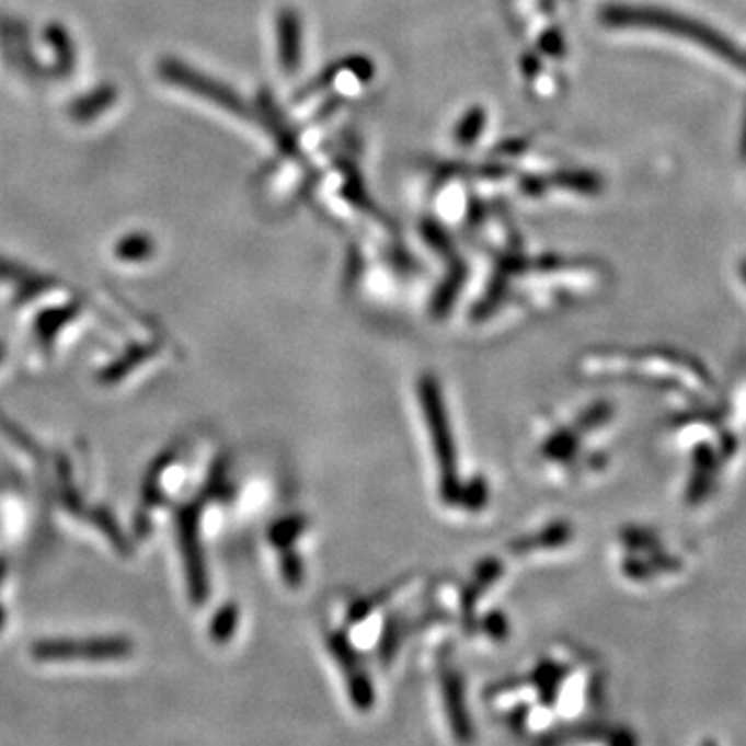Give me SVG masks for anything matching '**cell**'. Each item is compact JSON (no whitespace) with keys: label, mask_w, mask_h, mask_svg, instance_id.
Here are the masks:
<instances>
[{"label":"cell","mask_w":746,"mask_h":746,"mask_svg":"<svg viewBox=\"0 0 746 746\" xmlns=\"http://www.w3.org/2000/svg\"><path fill=\"white\" fill-rule=\"evenodd\" d=\"M434 657L438 659V666H440L438 680H436L438 687L434 690L438 715L455 741H471L473 726H471V718L464 703V685H462L459 672L452 670L446 664V655L441 650L440 641L434 643Z\"/></svg>","instance_id":"277c9868"},{"label":"cell","mask_w":746,"mask_h":746,"mask_svg":"<svg viewBox=\"0 0 746 746\" xmlns=\"http://www.w3.org/2000/svg\"><path fill=\"white\" fill-rule=\"evenodd\" d=\"M573 541V529L569 523H552L546 525L541 529H536L533 533L517 537V541H513L510 554L517 555L520 560H536V558H550V555L564 552Z\"/></svg>","instance_id":"5b68a950"},{"label":"cell","mask_w":746,"mask_h":746,"mask_svg":"<svg viewBox=\"0 0 746 746\" xmlns=\"http://www.w3.org/2000/svg\"><path fill=\"white\" fill-rule=\"evenodd\" d=\"M597 680L599 672L589 657L558 645L523 676L496 685L487 705L513 732L529 736L578 732L581 718L597 703Z\"/></svg>","instance_id":"6da1fadb"},{"label":"cell","mask_w":746,"mask_h":746,"mask_svg":"<svg viewBox=\"0 0 746 746\" xmlns=\"http://www.w3.org/2000/svg\"><path fill=\"white\" fill-rule=\"evenodd\" d=\"M417 402L422 413L423 434L432 457L434 494L444 510L455 515H473L487 506L490 494L483 478L460 475L459 441L450 420V411L436 376L425 374L417 380Z\"/></svg>","instance_id":"7a4b0ae2"},{"label":"cell","mask_w":746,"mask_h":746,"mask_svg":"<svg viewBox=\"0 0 746 746\" xmlns=\"http://www.w3.org/2000/svg\"><path fill=\"white\" fill-rule=\"evenodd\" d=\"M601 406H576L537 420L531 440V460L541 478L560 487H581L583 479L599 473L601 457L589 448V436L601 427Z\"/></svg>","instance_id":"3957f363"}]
</instances>
